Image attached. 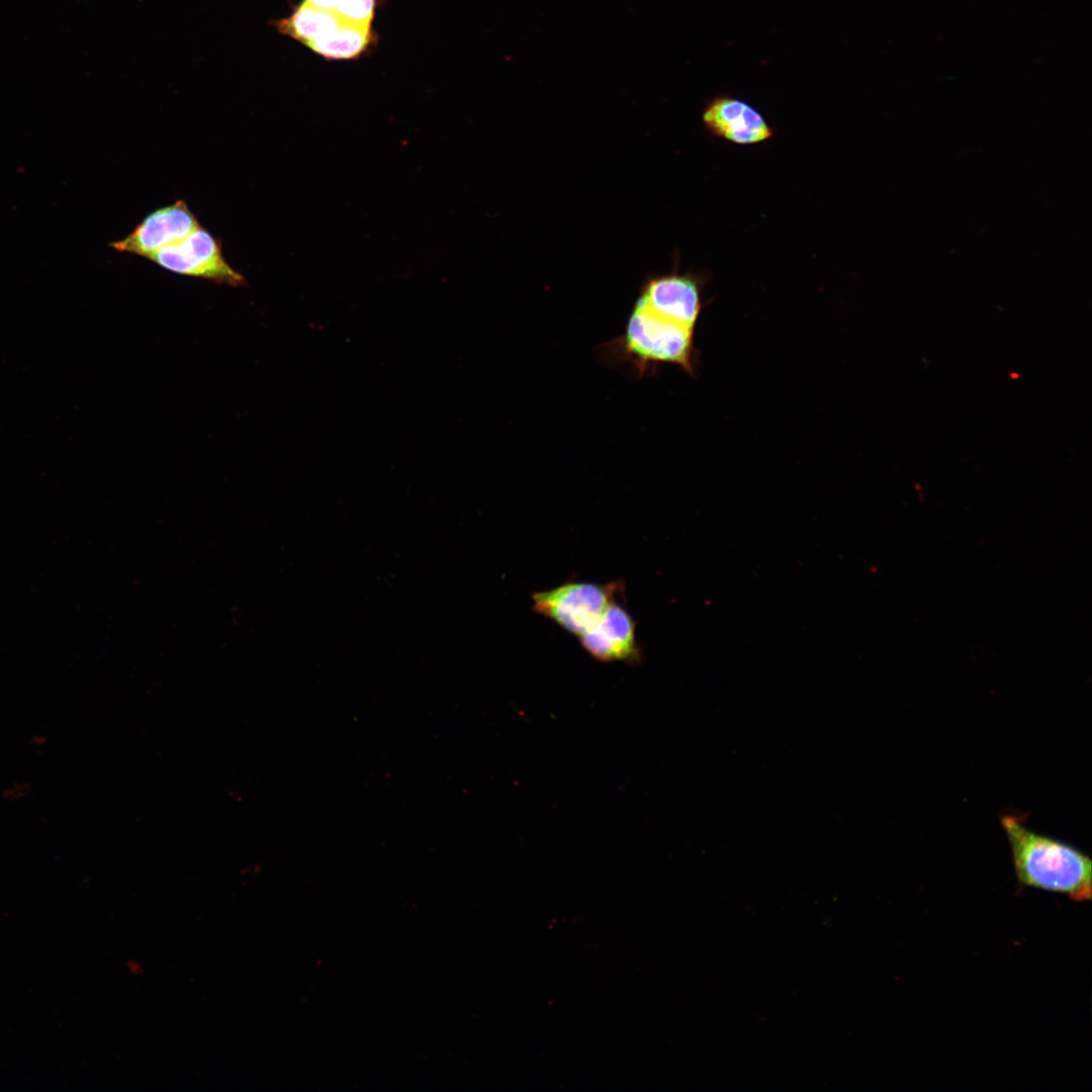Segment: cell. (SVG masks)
Wrapping results in <instances>:
<instances>
[{"label":"cell","mask_w":1092,"mask_h":1092,"mask_svg":"<svg viewBox=\"0 0 1092 1092\" xmlns=\"http://www.w3.org/2000/svg\"><path fill=\"white\" fill-rule=\"evenodd\" d=\"M1019 890L1032 888L1083 903L1092 899V860L1076 846L1031 830L1019 814H1003Z\"/></svg>","instance_id":"6da1fadb"},{"label":"cell","mask_w":1092,"mask_h":1092,"mask_svg":"<svg viewBox=\"0 0 1092 1092\" xmlns=\"http://www.w3.org/2000/svg\"><path fill=\"white\" fill-rule=\"evenodd\" d=\"M608 363L623 364L637 377L656 372L660 364L678 366L695 375L699 363L695 329L635 302L624 332L601 348Z\"/></svg>","instance_id":"7a4b0ae2"},{"label":"cell","mask_w":1092,"mask_h":1092,"mask_svg":"<svg viewBox=\"0 0 1092 1092\" xmlns=\"http://www.w3.org/2000/svg\"><path fill=\"white\" fill-rule=\"evenodd\" d=\"M625 598L623 579L607 583L565 581L532 595L533 611L577 638L600 621L607 608Z\"/></svg>","instance_id":"3957f363"},{"label":"cell","mask_w":1092,"mask_h":1092,"mask_svg":"<svg viewBox=\"0 0 1092 1092\" xmlns=\"http://www.w3.org/2000/svg\"><path fill=\"white\" fill-rule=\"evenodd\" d=\"M149 260L179 275L235 287L246 283L244 275L224 259L220 241L201 225L180 242L159 250Z\"/></svg>","instance_id":"277c9868"},{"label":"cell","mask_w":1092,"mask_h":1092,"mask_svg":"<svg viewBox=\"0 0 1092 1092\" xmlns=\"http://www.w3.org/2000/svg\"><path fill=\"white\" fill-rule=\"evenodd\" d=\"M701 276L676 271L646 277L637 302L652 311L696 330L704 307Z\"/></svg>","instance_id":"5b68a950"},{"label":"cell","mask_w":1092,"mask_h":1092,"mask_svg":"<svg viewBox=\"0 0 1092 1092\" xmlns=\"http://www.w3.org/2000/svg\"><path fill=\"white\" fill-rule=\"evenodd\" d=\"M199 226L188 204L179 199L150 212L131 233L111 243L110 247L149 259L159 250L180 242Z\"/></svg>","instance_id":"8992f818"},{"label":"cell","mask_w":1092,"mask_h":1092,"mask_svg":"<svg viewBox=\"0 0 1092 1092\" xmlns=\"http://www.w3.org/2000/svg\"><path fill=\"white\" fill-rule=\"evenodd\" d=\"M623 599L614 601L600 621L578 637L582 648L595 659L603 662L620 661L638 664L643 650L636 634V622Z\"/></svg>","instance_id":"52a82bcc"},{"label":"cell","mask_w":1092,"mask_h":1092,"mask_svg":"<svg viewBox=\"0 0 1092 1092\" xmlns=\"http://www.w3.org/2000/svg\"><path fill=\"white\" fill-rule=\"evenodd\" d=\"M703 122L713 134L739 145L760 143L774 133L757 110L729 96L713 99L704 109Z\"/></svg>","instance_id":"ba28073f"},{"label":"cell","mask_w":1092,"mask_h":1092,"mask_svg":"<svg viewBox=\"0 0 1092 1092\" xmlns=\"http://www.w3.org/2000/svg\"><path fill=\"white\" fill-rule=\"evenodd\" d=\"M349 20L333 11L322 9L304 1L293 8L287 16L275 22L277 30L307 47ZM351 22V21H350Z\"/></svg>","instance_id":"9c48e42d"},{"label":"cell","mask_w":1092,"mask_h":1092,"mask_svg":"<svg viewBox=\"0 0 1092 1092\" xmlns=\"http://www.w3.org/2000/svg\"><path fill=\"white\" fill-rule=\"evenodd\" d=\"M375 41L372 26L346 22L307 48L327 60H354L363 56Z\"/></svg>","instance_id":"30bf717a"},{"label":"cell","mask_w":1092,"mask_h":1092,"mask_svg":"<svg viewBox=\"0 0 1092 1092\" xmlns=\"http://www.w3.org/2000/svg\"><path fill=\"white\" fill-rule=\"evenodd\" d=\"M315 7L333 11L346 20L370 25L378 6V0H303Z\"/></svg>","instance_id":"8fae6325"}]
</instances>
